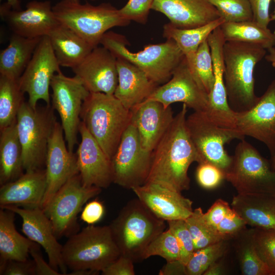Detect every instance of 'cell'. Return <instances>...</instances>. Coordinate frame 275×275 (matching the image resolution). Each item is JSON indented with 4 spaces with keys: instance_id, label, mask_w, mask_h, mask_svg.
<instances>
[{
    "instance_id": "cell-1",
    "label": "cell",
    "mask_w": 275,
    "mask_h": 275,
    "mask_svg": "<svg viewBox=\"0 0 275 275\" xmlns=\"http://www.w3.org/2000/svg\"><path fill=\"white\" fill-rule=\"evenodd\" d=\"M187 106L174 117L170 127L152 152L147 182H157L180 192L190 187L189 167L201 158L188 133L186 119Z\"/></svg>"
},
{
    "instance_id": "cell-2",
    "label": "cell",
    "mask_w": 275,
    "mask_h": 275,
    "mask_svg": "<svg viewBox=\"0 0 275 275\" xmlns=\"http://www.w3.org/2000/svg\"><path fill=\"white\" fill-rule=\"evenodd\" d=\"M260 46L241 42L226 41L223 47L224 81L229 105L235 113L251 109L259 97L255 93L254 70L266 56Z\"/></svg>"
},
{
    "instance_id": "cell-3",
    "label": "cell",
    "mask_w": 275,
    "mask_h": 275,
    "mask_svg": "<svg viewBox=\"0 0 275 275\" xmlns=\"http://www.w3.org/2000/svg\"><path fill=\"white\" fill-rule=\"evenodd\" d=\"M165 222L137 198L128 201L108 226L120 255L138 262L148 244L166 230Z\"/></svg>"
},
{
    "instance_id": "cell-4",
    "label": "cell",
    "mask_w": 275,
    "mask_h": 275,
    "mask_svg": "<svg viewBox=\"0 0 275 275\" xmlns=\"http://www.w3.org/2000/svg\"><path fill=\"white\" fill-rule=\"evenodd\" d=\"M80 118L111 159L131 122L132 111L125 108L114 95L90 93L82 104Z\"/></svg>"
},
{
    "instance_id": "cell-5",
    "label": "cell",
    "mask_w": 275,
    "mask_h": 275,
    "mask_svg": "<svg viewBox=\"0 0 275 275\" xmlns=\"http://www.w3.org/2000/svg\"><path fill=\"white\" fill-rule=\"evenodd\" d=\"M100 44L116 58L123 59L142 70L155 84L159 85L168 81L184 55L175 42L167 39L163 43L149 44L137 52L127 47L128 42L124 36L107 31Z\"/></svg>"
},
{
    "instance_id": "cell-6",
    "label": "cell",
    "mask_w": 275,
    "mask_h": 275,
    "mask_svg": "<svg viewBox=\"0 0 275 275\" xmlns=\"http://www.w3.org/2000/svg\"><path fill=\"white\" fill-rule=\"evenodd\" d=\"M62 258L72 271H101L120 255L109 226L88 225L70 235L62 248Z\"/></svg>"
},
{
    "instance_id": "cell-7",
    "label": "cell",
    "mask_w": 275,
    "mask_h": 275,
    "mask_svg": "<svg viewBox=\"0 0 275 275\" xmlns=\"http://www.w3.org/2000/svg\"><path fill=\"white\" fill-rule=\"evenodd\" d=\"M60 23L71 29L93 47L111 28L125 26L131 21L125 18L110 3L94 6L86 2L62 0L52 7Z\"/></svg>"
},
{
    "instance_id": "cell-8",
    "label": "cell",
    "mask_w": 275,
    "mask_h": 275,
    "mask_svg": "<svg viewBox=\"0 0 275 275\" xmlns=\"http://www.w3.org/2000/svg\"><path fill=\"white\" fill-rule=\"evenodd\" d=\"M51 105L33 109L24 101L18 112L16 128L25 172L44 169L48 141L56 122Z\"/></svg>"
},
{
    "instance_id": "cell-9",
    "label": "cell",
    "mask_w": 275,
    "mask_h": 275,
    "mask_svg": "<svg viewBox=\"0 0 275 275\" xmlns=\"http://www.w3.org/2000/svg\"><path fill=\"white\" fill-rule=\"evenodd\" d=\"M225 179L241 195H275V172L270 162L244 139L237 145Z\"/></svg>"
},
{
    "instance_id": "cell-10",
    "label": "cell",
    "mask_w": 275,
    "mask_h": 275,
    "mask_svg": "<svg viewBox=\"0 0 275 275\" xmlns=\"http://www.w3.org/2000/svg\"><path fill=\"white\" fill-rule=\"evenodd\" d=\"M186 125L201 158V162L213 164L225 174L232 159L226 150L225 145L235 139H244L245 136L236 129L226 128L214 124L204 112L194 111L186 117Z\"/></svg>"
},
{
    "instance_id": "cell-11",
    "label": "cell",
    "mask_w": 275,
    "mask_h": 275,
    "mask_svg": "<svg viewBox=\"0 0 275 275\" xmlns=\"http://www.w3.org/2000/svg\"><path fill=\"white\" fill-rule=\"evenodd\" d=\"M152 157V152L143 148L138 131L131 122L111 158L113 183L131 189L143 185L150 172Z\"/></svg>"
},
{
    "instance_id": "cell-12",
    "label": "cell",
    "mask_w": 275,
    "mask_h": 275,
    "mask_svg": "<svg viewBox=\"0 0 275 275\" xmlns=\"http://www.w3.org/2000/svg\"><path fill=\"white\" fill-rule=\"evenodd\" d=\"M50 88L51 105L60 116L68 149L73 152L78 144L82 104L90 92L76 76L68 77L62 71L53 75Z\"/></svg>"
},
{
    "instance_id": "cell-13",
    "label": "cell",
    "mask_w": 275,
    "mask_h": 275,
    "mask_svg": "<svg viewBox=\"0 0 275 275\" xmlns=\"http://www.w3.org/2000/svg\"><path fill=\"white\" fill-rule=\"evenodd\" d=\"M101 191L100 188L84 186L78 174L57 192L43 210L50 220L57 238L72 234L76 228L77 215L84 205Z\"/></svg>"
},
{
    "instance_id": "cell-14",
    "label": "cell",
    "mask_w": 275,
    "mask_h": 275,
    "mask_svg": "<svg viewBox=\"0 0 275 275\" xmlns=\"http://www.w3.org/2000/svg\"><path fill=\"white\" fill-rule=\"evenodd\" d=\"M61 72L49 37H42L22 74L18 79L22 91L29 96L28 103L33 108L42 100L51 105L49 88L53 75Z\"/></svg>"
},
{
    "instance_id": "cell-15",
    "label": "cell",
    "mask_w": 275,
    "mask_h": 275,
    "mask_svg": "<svg viewBox=\"0 0 275 275\" xmlns=\"http://www.w3.org/2000/svg\"><path fill=\"white\" fill-rule=\"evenodd\" d=\"M145 100L158 101L166 107L175 102H182L194 111L205 113L208 94L195 78L184 57L172 77L158 86Z\"/></svg>"
},
{
    "instance_id": "cell-16",
    "label": "cell",
    "mask_w": 275,
    "mask_h": 275,
    "mask_svg": "<svg viewBox=\"0 0 275 275\" xmlns=\"http://www.w3.org/2000/svg\"><path fill=\"white\" fill-rule=\"evenodd\" d=\"M64 135L61 124L56 121L48 141L46 155V187L42 209L69 179L79 174L76 154L68 150Z\"/></svg>"
},
{
    "instance_id": "cell-17",
    "label": "cell",
    "mask_w": 275,
    "mask_h": 275,
    "mask_svg": "<svg viewBox=\"0 0 275 275\" xmlns=\"http://www.w3.org/2000/svg\"><path fill=\"white\" fill-rule=\"evenodd\" d=\"M207 41L213 61L214 82L208 94V106L204 113L218 126L236 129L235 113L229 105L225 85L223 47L226 41L220 26L209 35Z\"/></svg>"
},
{
    "instance_id": "cell-18",
    "label": "cell",
    "mask_w": 275,
    "mask_h": 275,
    "mask_svg": "<svg viewBox=\"0 0 275 275\" xmlns=\"http://www.w3.org/2000/svg\"><path fill=\"white\" fill-rule=\"evenodd\" d=\"M235 116L236 129L265 144L272 156L275 152V79L251 109L235 113Z\"/></svg>"
},
{
    "instance_id": "cell-19",
    "label": "cell",
    "mask_w": 275,
    "mask_h": 275,
    "mask_svg": "<svg viewBox=\"0 0 275 275\" xmlns=\"http://www.w3.org/2000/svg\"><path fill=\"white\" fill-rule=\"evenodd\" d=\"M50 1H32L24 10H15L6 3L0 7L1 18L13 33L26 38L48 36L60 23L57 19Z\"/></svg>"
},
{
    "instance_id": "cell-20",
    "label": "cell",
    "mask_w": 275,
    "mask_h": 275,
    "mask_svg": "<svg viewBox=\"0 0 275 275\" xmlns=\"http://www.w3.org/2000/svg\"><path fill=\"white\" fill-rule=\"evenodd\" d=\"M1 208L11 210L19 215L22 219V232L29 239L42 246L53 268L57 270L59 269L62 274H67V267L62 258L63 246L58 241L51 222L41 208H21L8 205Z\"/></svg>"
},
{
    "instance_id": "cell-21",
    "label": "cell",
    "mask_w": 275,
    "mask_h": 275,
    "mask_svg": "<svg viewBox=\"0 0 275 275\" xmlns=\"http://www.w3.org/2000/svg\"><path fill=\"white\" fill-rule=\"evenodd\" d=\"M81 142L76 155L81 182L86 187L106 188L113 183L111 159L90 133L84 123L79 126Z\"/></svg>"
},
{
    "instance_id": "cell-22",
    "label": "cell",
    "mask_w": 275,
    "mask_h": 275,
    "mask_svg": "<svg viewBox=\"0 0 275 275\" xmlns=\"http://www.w3.org/2000/svg\"><path fill=\"white\" fill-rule=\"evenodd\" d=\"M117 60L107 48L97 46L72 70L90 93L114 95L118 83Z\"/></svg>"
},
{
    "instance_id": "cell-23",
    "label": "cell",
    "mask_w": 275,
    "mask_h": 275,
    "mask_svg": "<svg viewBox=\"0 0 275 275\" xmlns=\"http://www.w3.org/2000/svg\"><path fill=\"white\" fill-rule=\"evenodd\" d=\"M137 198L164 221L185 219L193 211V202L181 192L157 182H147L132 189Z\"/></svg>"
},
{
    "instance_id": "cell-24",
    "label": "cell",
    "mask_w": 275,
    "mask_h": 275,
    "mask_svg": "<svg viewBox=\"0 0 275 275\" xmlns=\"http://www.w3.org/2000/svg\"><path fill=\"white\" fill-rule=\"evenodd\" d=\"M131 123L135 126L143 148L153 152L171 125L172 108L160 102L145 100L132 109Z\"/></svg>"
},
{
    "instance_id": "cell-25",
    "label": "cell",
    "mask_w": 275,
    "mask_h": 275,
    "mask_svg": "<svg viewBox=\"0 0 275 275\" xmlns=\"http://www.w3.org/2000/svg\"><path fill=\"white\" fill-rule=\"evenodd\" d=\"M151 10L162 13L173 25L182 29L200 26L221 17L208 0H154Z\"/></svg>"
},
{
    "instance_id": "cell-26",
    "label": "cell",
    "mask_w": 275,
    "mask_h": 275,
    "mask_svg": "<svg viewBox=\"0 0 275 275\" xmlns=\"http://www.w3.org/2000/svg\"><path fill=\"white\" fill-rule=\"evenodd\" d=\"M46 187L45 169L25 172L0 188V207L41 208Z\"/></svg>"
},
{
    "instance_id": "cell-27",
    "label": "cell",
    "mask_w": 275,
    "mask_h": 275,
    "mask_svg": "<svg viewBox=\"0 0 275 275\" xmlns=\"http://www.w3.org/2000/svg\"><path fill=\"white\" fill-rule=\"evenodd\" d=\"M117 67L118 83L114 95L128 109L146 100L159 86L126 60L117 58Z\"/></svg>"
},
{
    "instance_id": "cell-28",
    "label": "cell",
    "mask_w": 275,
    "mask_h": 275,
    "mask_svg": "<svg viewBox=\"0 0 275 275\" xmlns=\"http://www.w3.org/2000/svg\"><path fill=\"white\" fill-rule=\"evenodd\" d=\"M231 207L254 228L275 230V195H241L233 197Z\"/></svg>"
},
{
    "instance_id": "cell-29",
    "label": "cell",
    "mask_w": 275,
    "mask_h": 275,
    "mask_svg": "<svg viewBox=\"0 0 275 275\" xmlns=\"http://www.w3.org/2000/svg\"><path fill=\"white\" fill-rule=\"evenodd\" d=\"M48 36L60 66L72 69L95 48L74 31L61 23Z\"/></svg>"
},
{
    "instance_id": "cell-30",
    "label": "cell",
    "mask_w": 275,
    "mask_h": 275,
    "mask_svg": "<svg viewBox=\"0 0 275 275\" xmlns=\"http://www.w3.org/2000/svg\"><path fill=\"white\" fill-rule=\"evenodd\" d=\"M15 214L6 209L0 210V274L8 262L28 260L30 250L36 243L17 232Z\"/></svg>"
},
{
    "instance_id": "cell-31",
    "label": "cell",
    "mask_w": 275,
    "mask_h": 275,
    "mask_svg": "<svg viewBox=\"0 0 275 275\" xmlns=\"http://www.w3.org/2000/svg\"><path fill=\"white\" fill-rule=\"evenodd\" d=\"M41 38H26L13 33L7 47L1 51L0 75L18 80Z\"/></svg>"
},
{
    "instance_id": "cell-32",
    "label": "cell",
    "mask_w": 275,
    "mask_h": 275,
    "mask_svg": "<svg viewBox=\"0 0 275 275\" xmlns=\"http://www.w3.org/2000/svg\"><path fill=\"white\" fill-rule=\"evenodd\" d=\"M16 123L0 130L1 186L24 174L22 148Z\"/></svg>"
},
{
    "instance_id": "cell-33",
    "label": "cell",
    "mask_w": 275,
    "mask_h": 275,
    "mask_svg": "<svg viewBox=\"0 0 275 275\" xmlns=\"http://www.w3.org/2000/svg\"><path fill=\"white\" fill-rule=\"evenodd\" d=\"M224 22L219 17L203 25L186 29L176 28L169 22L163 26L162 36L167 39L173 40L188 60L194 57L199 46Z\"/></svg>"
},
{
    "instance_id": "cell-34",
    "label": "cell",
    "mask_w": 275,
    "mask_h": 275,
    "mask_svg": "<svg viewBox=\"0 0 275 275\" xmlns=\"http://www.w3.org/2000/svg\"><path fill=\"white\" fill-rule=\"evenodd\" d=\"M220 28L226 41L253 44L266 50L275 46V32L253 20L224 22Z\"/></svg>"
},
{
    "instance_id": "cell-35",
    "label": "cell",
    "mask_w": 275,
    "mask_h": 275,
    "mask_svg": "<svg viewBox=\"0 0 275 275\" xmlns=\"http://www.w3.org/2000/svg\"><path fill=\"white\" fill-rule=\"evenodd\" d=\"M24 94L18 80L0 75V130L16 123Z\"/></svg>"
},
{
    "instance_id": "cell-36",
    "label": "cell",
    "mask_w": 275,
    "mask_h": 275,
    "mask_svg": "<svg viewBox=\"0 0 275 275\" xmlns=\"http://www.w3.org/2000/svg\"><path fill=\"white\" fill-rule=\"evenodd\" d=\"M236 252L243 275H272L258 255L253 241L251 230L245 229L236 235Z\"/></svg>"
},
{
    "instance_id": "cell-37",
    "label": "cell",
    "mask_w": 275,
    "mask_h": 275,
    "mask_svg": "<svg viewBox=\"0 0 275 275\" xmlns=\"http://www.w3.org/2000/svg\"><path fill=\"white\" fill-rule=\"evenodd\" d=\"M184 221L192 237L195 251L229 240L208 224L201 207L194 209Z\"/></svg>"
},
{
    "instance_id": "cell-38",
    "label": "cell",
    "mask_w": 275,
    "mask_h": 275,
    "mask_svg": "<svg viewBox=\"0 0 275 275\" xmlns=\"http://www.w3.org/2000/svg\"><path fill=\"white\" fill-rule=\"evenodd\" d=\"M186 61L195 78L209 94L214 85V75L213 61L207 39L199 46L194 57L186 59Z\"/></svg>"
},
{
    "instance_id": "cell-39",
    "label": "cell",
    "mask_w": 275,
    "mask_h": 275,
    "mask_svg": "<svg viewBox=\"0 0 275 275\" xmlns=\"http://www.w3.org/2000/svg\"><path fill=\"white\" fill-rule=\"evenodd\" d=\"M228 240H224L195 251L185 266L186 275L203 274L211 264L226 253Z\"/></svg>"
},
{
    "instance_id": "cell-40",
    "label": "cell",
    "mask_w": 275,
    "mask_h": 275,
    "mask_svg": "<svg viewBox=\"0 0 275 275\" xmlns=\"http://www.w3.org/2000/svg\"><path fill=\"white\" fill-rule=\"evenodd\" d=\"M154 256H160L167 262L179 260L180 250L177 240L169 229L160 233L148 244L143 254V260Z\"/></svg>"
},
{
    "instance_id": "cell-41",
    "label": "cell",
    "mask_w": 275,
    "mask_h": 275,
    "mask_svg": "<svg viewBox=\"0 0 275 275\" xmlns=\"http://www.w3.org/2000/svg\"><path fill=\"white\" fill-rule=\"evenodd\" d=\"M225 22L251 21L253 13L249 0H208Z\"/></svg>"
},
{
    "instance_id": "cell-42",
    "label": "cell",
    "mask_w": 275,
    "mask_h": 275,
    "mask_svg": "<svg viewBox=\"0 0 275 275\" xmlns=\"http://www.w3.org/2000/svg\"><path fill=\"white\" fill-rule=\"evenodd\" d=\"M255 250L263 262L275 275V230L251 229Z\"/></svg>"
},
{
    "instance_id": "cell-43",
    "label": "cell",
    "mask_w": 275,
    "mask_h": 275,
    "mask_svg": "<svg viewBox=\"0 0 275 275\" xmlns=\"http://www.w3.org/2000/svg\"><path fill=\"white\" fill-rule=\"evenodd\" d=\"M168 229L175 236L180 250V261L186 266L195 251L194 244L184 219L168 221Z\"/></svg>"
},
{
    "instance_id": "cell-44",
    "label": "cell",
    "mask_w": 275,
    "mask_h": 275,
    "mask_svg": "<svg viewBox=\"0 0 275 275\" xmlns=\"http://www.w3.org/2000/svg\"><path fill=\"white\" fill-rule=\"evenodd\" d=\"M196 177L200 186L206 189H212L218 187L225 179V174L215 165L202 162L198 163Z\"/></svg>"
},
{
    "instance_id": "cell-45",
    "label": "cell",
    "mask_w": 275,
    "mask_h": 275,
    "mask_svg": "<svg viewBox=\"0 0 275 275\" xmlns=\"http://www.w3.org/2000/svg\"><path fill=\"white\" fill-rule=\"evenodd\" d=\"M153 2L154 0H128L119 11L121 14L130 21L145 24Z\"/></svg>"
},
{
    "instance_id": "cell-46",
    "label": "cell",
    "mask_w": 275,
    "mask_h": 275,
    "mask_svg": "<svg viewBox=\"0 0 275 275\" xmlns=\"http://www.w3.org/2000/svg\"><path fill=\"white\" fill-rule=\"evenodd\" d=\"M244 220L231 207L217 227V231L229 239L245 229Z\"/></svg>"
},
{
    "instance_id": "cell-47",
    "label": "cell",
    "mask_w": 275,
    "mask_h": 275,
    "mask_svg": "<svg viewBox=\"0 0 275 275\" xmlns=\"http://www.w3.org/2000/svg\"><path fill=\"white\" fill-rule=\"evenodd\" d=\"M133 260L126 256L119 257L102 271L103 275H134Z\"/></svg>"
},
{
    "instance_id": "cell-48",
    "label": "cell",
    "mask_w": 275,
    "mask_h": 275,
    "mask_svg": "<svg viewBox=\"0 0 275 275\" xmlns=\"http://www.w3.org/2000/svg\"><path fill=\"white\" fill-rule=\"evenodd\" d=\"M231 209L228 202L218 199L206 213H204V217L208 224L217 230V226Z\"/></svg>"
},
{
    "instance_id": "cell-49",
    "label": "cell",
    "mask_w": 275,
    "mask_h": 275,
    "mask_svg": "<svg viewBox=\"0 0 275 275\" xmlns=\"http://www.w3.org/2000/svg\"><path fill=\"white\" fill-rule=\"evenodd\" d=\"M105 213L103 204L97 200L87 203L81 211L80 219L88 225H94L99 222Z\"/></svg>"
},
{
    "instance_id": "cell-50",
    "label": "cell",
    "mask_w": 275,
    "mask_h": 275,
    "mask_svg": "<svg viewBox=\"0 0 275 275\" xmlns=\"http://www.w3.org/2000/svg\"><path fill=\"white\" fill-rule=\"evenodd\" d=\"M253 13V20L265 28L270 22L269 14L271 0H249Z\"/></svg>"
},
{
    "instance_id": "cell-51",
    "label": "cell",
    "mask_w": 275,
    "mask_h": 275,
    "mask_svg": "<svg viewBox=\"0 0 275 275\" xmlns=\"http://www.w3.org/2000/svg\"><path fill=\"white\" fill-rule=\"evenodd\" d=\"M37 244L36 243L31 248L30 251V254L31 255L34 263L35 275L62 274L45 262L41 254L39 252L38 244Z\"/></svg>"
},
{
    "instance_id": "cell-52",
    "label": "cell",
    "mask_w": 275,
    "mask_h": 275,
    "mask_svg": "<svg viewBox=\"0 0 275 275\" xmlns=\"http://www.w3.org/2000/svg\"><path fill=\"white\" fill-rule=\"evenodd\" d=\"M2 274L35 275L33 261H10L7 262Z\"/></svg>"
},
{
    "instance_id": "cell-53",
    "label": "cell",
    "mask_w": 275,
    "mask_h": 275,
    "mask_svg": "<svg viewBox=\"0 0 275 275\" xmlns=\"http://www.w3.org/2000/svg\"><path fill=\"white\" fill-rule=\"evenodd\" d=\"M158 274L159 275H186L185 266L179 260L167 262L166 264L160 270Z\"/></svg>"
},
{
    "instance_id": "cell-54",
    "label": "cell",
    "mask_w": 275,
    "mask_h": 275,
    "mask_svg": "<svg viewBox=\"0 0 275 275\" xmlns=\"http://www.w3.org/2000/svg\"><path fill=\"white\" fill-rule=\"evenodd\" d=\"M224 274V269L218 261L211 264L203 273V275H221Z\"/></svg>"
},
{
    "instance_id": "cell-55",
    "label": "cell",
    "mask_w": 275,
    "mask_h": 275,
    "mask_svg": "<svg viewBox=\"0 0 275 275\" xmlns=\"http://www.w3.org/2000/svg\"><path fill=\"white\" fill-rule=\"evenodd\" d=\"M268 52L265 56V59L267 61L270 63L275 67V47H273L267 50Z\"/></svg>"
},
{
    "instance_id": "cell-56",
    "label": "cell",
    "mask_w": 275,
    "mask_h": 275,
    "mask_svg": "<svg viewBox=\"0 0 275 275\" xmlns=\"http://www.w3.org/2000/svg\"><path fill=\"white\" fill-rule=\"evenodd\" d=\"M6 4L13 10H21L20 0H6Z\"/></svg>"
},
{
    "instance_id": "cell-57",
    "label": "cell",
    "mask_w": 275,
    "mask_h": 275,
    "mask_svg": "<svg viewBox=\"0 0 275 275\" xmlns=\"http://www.w3.org/2000/svg\"><path fill=\"white\" fill-rule=\"evenodd\" d=\"M99 272L91 270H80L76 271H72L71 273L69 274L72 275H90V274H97Z\"/></svg>"
},
{
    "instance_id": "cell-58",
    "label": "cell",
    "mask_w": 275,
    "mask_h": 275,
    "mask_svg": "<svg viewBox=\"0 0 275 275\" xmlns=\"http://www.w3.org/2000/svg\"><path fill=\"white\" fill-rule=\"evenodd\" d=\"M270 164L272 169L275 172V152L273 155L271 156Z\"/></svg>"
},
{
    "instance_id": "cell-59",
    "label": "cell",
    "mask_w": 275,
    "mask_h": 275,
    "mask_svg": "<svg viewBox=\"0 0 275 275\" xmlns=\"http://www.w3.org/2000/svg\"><path fill=\"white\" fill-rule=\"evenodd\" d=\"M275 4V0H273ZM270 21H275V8L273 12L270 15Z\"/></svg>"
},
{
    "instance_id": "cell-60",
    "label": "cell",
    "mask_w": 275,
    "mask_h": 275,
    "mask_svg": "<svg viewBox=\"0 0 275 275\" xmlns=\"http://www.w3.org/2000/svg\"><path fill=\"white\" fill-rule=\"evenodd\" d=\"M68 1H71V2H78L79 0H68ZM91 1H95V0H91Z\"/></svg>"
}]
</instances>
